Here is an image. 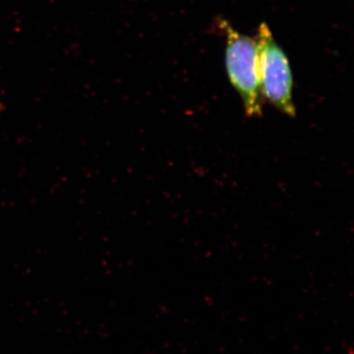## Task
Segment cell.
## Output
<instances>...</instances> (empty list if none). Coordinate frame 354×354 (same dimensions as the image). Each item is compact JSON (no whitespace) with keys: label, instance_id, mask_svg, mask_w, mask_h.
I'll list each match as a JSON object with an SVG mask.
<instances>
[{"label":"cell","instance_id":"6da1fadb","mask_svg":"<svg viewBox=\"0 0 354 354\" xmlns=\"http://www.w3.org/2000/svg\"><path fill=\"white\" fill-rule=\"evenodd\" d=\"M218 27L225 35L228 79L241 97L247 118H259L263 114V97L256 39L241 34L225 20H220Z\"/></svg>","mask_w":354,"mask_h":354},{"label":"cell","instance_id":"7a4b0ae2","mask_svg":"<svg viewBox=\"0 0 354 354\" xmlns=\"http://www.w3.org/2000/svg\"><path fill=\"white\" fill-rule=\"evenodd\" d=\"M256 43L262 97L281 113L295 118L297 108L293 102V78L290 62L266 23L258 28Z\"/></svg>","mask_w":354,"mask_h":354}]
</instances>
